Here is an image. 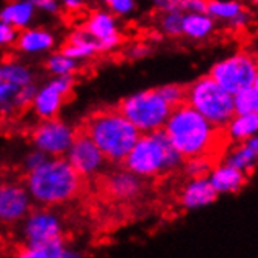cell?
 <instances>
[{
  "label": "cell",
  "mask_w": 258,
  "mask_h": 258,
  "mask_svg": "<svg viewBox=\"0 0 258 258\" xmlns=\"http://www.w3.org/2000/svg\"><path fill=\"white\" fill-rule=\"evenodd\" d=\"M33 197L25 183L8 181L0 188V219L7 225L22 222L32 211Z\"/></svg>",
  "instance_id": "12"
},
{
  "label": "cell",
  "mask_w": 258,
  "mask_h": 258,
  "mask_svg": "<svg viewBox=\"0 0 258 258\" xmlns=\"http://www.w3.org/2000/svg\"><path fill=\"white\" fill-rule=\"evenodd\" d=\"M66 158L83 178H96L105 174L110 163L100 147L83 128L77 132V136L68 150Z\"/></svg>",
  "instance_id": "8"
},
{
  "label": "cell",
  "mask_w": 258,
  "mask_h": 258,
  "mask_svg": "<svg viewBox=\"0 0 258 258\" xmlns=\"http://www.w3.org/2000/svg\"><path fill=\"white\" fill-rule=\"evenodd\" d=\"M219 192L215 189L208 175L189 178L180 192V205L185 210H197L215 204Z\"/></svg>",
  "instance_id": "15"
},
{
  "label": "cell",
  "mask_w": 258,
  "mask_h": 258,
  "mask_svg": "<svg viewBox=\"0 0 258 258\" xmlns=\"http://www.w3.org/2000/svg\"><path fill=\"white\" fill-rule=\"evenodd\" d=\"M61 52L82 61V59H88L91 56L100 53V49H99L97 39L91 35L83 25L82 28H75L68 36V41L63 44Z\"/></svg>",
  "instance_id": "19"
},
{
  "label": "cell",
  "mask_w": 258,
  "mask_h": 258,
  "mask_svg": "<svg viewBox=\"0 0 258 258\" xmlns=\"http://www.w3.org/2000/svg\"><path fill=\"white\" fill-rule=\"evenodd\" d=\"M39 86L35 85V83H30L27 86H24L19 93V97H18V103H19V110H24L27 107H32V103L36 97V93H38Z\"/></svg>",
  "instance_id": "34"
},
{
  "label": "cell",
  "mask_w": 258,
  "mask_h": 258,
  "mask_svg": "<svg viewBox=\"0 0 258 258\" xmlns=\"http://www.w3.org/2000/svg\"><path fill=\"white\" fill-rule=\"evenodd\" d=\"M47 158H49V155L44 154V152L39 150V149H35L32 152H28V154L25 155V158H24V161H22V168H24L25 174L38 169L42 163L47 161Z\"/></svg>",
  "instance_id": "32"
},
{
  "label": "cell",
  "mask_w": 258,
  "mask_h": 258,
  "mask_svg": "<svg viewBox=\"0 0 258 258\" xmlns=\"http://www.w3.org/2000/svg\"><path fill=\"white\" fill-rule=\"evenodd\" d=\"M36 10H41L44 13H49V14H56L61 8V2L59 0H30Z\"/></svg>",
  "instance_id": "38"
},
{
  "label": "cell",
  "mask_w": 258,
  "mask_h": 258,
  "mask_svg": "<svg viewBox=\"0 0 258 258\" xmlns=\"http://www.w3.org/2000/svg\"><path fill=\"white\" fill-rule=\"evenodd\" d=\"M186 102L218 128H225L236 114L235 96L211 75H204L186 86Z\"/></svg>",
  "instance_id": "5"
},
{
  "label": "cell",
  "mask_w": 258,
  "mask_h": 258,
  "mask_svg": "<svg viewBox=\"0 0 258 258\" xmlns=\"http://www.w3.org/2000/svg\"><path fill=\"white\" fill-rule=\"evenodd\" d=\"M75 85L74 74L72 75H53V79L39 86L36 97L32 103L35 116L39 120L53 119L61 110L64 99L72 93Z\"/></svg>",
  "instance_id": "10"
},
{
  "label": "cell",
  "mask_w": 258,
  "mask_h": 258,
  "mask_svg": "<svg viewBox=\"0 0 258 258\" xmlns=\"http://www.w3.org/2000/svg\"><path fill=\"white\" fill-rule=\"evenodd\" d=\"M21 89L22 88L18 85L0 80V111H2V116H11L16 111H21L18 103Z\"/></svg>",
  "instance_id": "27"
},
{
  "label": "cell",
  "mask_w": 258,
  "mask_h": 258,
  "mask_svg": "<svg viewBox=\"0 0 258 258\" xmlns=\"http://www.w3.org/2000/svg\"><path fill=\"white\" fill-rule=\"evenodd\" d=\"M83 177L66 157H49L38 169L25 174V186L39 207H56L74 201L83 186Z\"/></svg>",
  "instance_id": "2"
},
{
  "label": "cell",
  "mask_w": 258,
  "mask_h": 258,
  "mask_svg": "<svg viewBox=\"0 0 258 258\" xmlns=\"http://www.w3.org/2000/svg\"><path fill=\"white\" fill-rule=\"evenodd\" d=\"M211 169H213V160H211V157H208V155L188 158L183 163V172L189 178L208 175Z\"/></svg>",
  "instance_id": "30"
},
{
  "label": "cell",
  "mask_w": 258,
  "mask_h": 258,
  "mask_svg": "<svg viewBox=\"0 0 258 258\" xmlns=\"http://www.w3.org/2000/svg\"><path fill=\"white\" fill-rule=\"evenodd\" d=\"M185 157L174 147L164 128L141 133L122 166L141 178H157L183 168Z\"/></svg>",
  "instance_id": "4"
},
{
  "label": "cell",
  "mask_w": 258,
  "mask_h": 258,
  "mask_svg": "<svg viewBox=\"0 0 258 258\" xmlns=\"http://www.w3.org/2000/svg\"><path fill=\"white\" fill-rule=\"evenodd\" d=\"M215 19L208 13H186L183 18V36L192 41H202L215 32Z\"/></svg>",
  "instance_id": "23"
},
{
  "label": "cell",
  "mask_w": 258,
  "mask_h": 258,
  "mask_svg": "<svg viewBox=\"0 0 258 258\" xmlns=\"http://www.w3.org/2000/svg\"><path fill=\"white\" fill-rule=\"evenodd\" d=\"M0 80L21 88L33 83V72L28 66L18 61H4L0 66Z\"/></svg>",
  "instance_id": "24"
},
{
  "label": "cell",
  "mask_w": 258,
  "mask_h": 258,
  "mask_svg": "<svg viewBox=\"0 0 258 258\" xmlns=\"http://www.w3.org/2000/svg\"><path fill=\"white\" fill-rule=\"evenodd\" d=\"M75 136H77V130L72 125L53 117L41 120L33 128L32 143L35 149L42 150L49 157H66Z\"/></svg>",
  "instance_id": "9"
},
{
  "label": "cell",
  "mask_w": 258,
  "mask_h": 258,
  "mask_svg": "<svg viewBox=\"0 0 258 258\" xmlns=\"http://www.w3.org/2000/svg\"><path fill=\"white\" fill-rule=\"evenodd\" d=\"M61 2V7L71 13H75V11H80L85 8L86 2L85 0H59Z\"/></svg>",
  "instance_id": "41"
},
{
  "label": "cell",
  "mask_w": 258,
  "mask_h": 258,
  "mask_svg": "<svg viewBox=\"0 0 258 258\" xmlns=\"http://www.w3.org/2000/svg\"><path fill=\"white\" fill-rule=\"evenodd\" d=\"M247 2L253 7H258V0H247Z\"/></svg>",
  "instance_id": "43"
},
{
  "label": "cell",
  "mask_w": 258,
  "mask_h": 258,
  "mask_svg": "<svg viewBox=\"0 0 258 258\" xmlns=\"http://www.w3.org/2000/svg\"><path fill=\"white\" fill-rule=\"evenodd\" d=\"M21 35V30H18L16 27H13L10 24L0 22V44L7 47V45H13L16 44Z\"/></svg>",
  "instance_id": "33"
},
{
  "label": "cell",
  "mask_w": 258,
  "mask_h": 258,
  "mask_svg": "<svg viewBox=\"0 0 258 258\" xmlns=\"http://www.w3.org/2000/svg\"><path fill=\"white\" fill-rule=\"evenodd\" d=\"M177 2H178L180 5H185L186 2H189V0H177Z\"/></svg>",
  "instance_id": "44"
},
{
  "label": "cell",
  "mask_w": 258,
  "mask_h": 258,
  "mask_svg": "<svg viewBox=\"0 0 258 258\" xmlns=\"http://www.w3.org/2000/svg\"><path fill=\"white\" fill-rule=\"evenodd\" d=\"M222 161L244 171L247 175L252 174L258 164V133L242 143H235L233 147L225 154Z\"/></svg>",
  "instance_id": "17"
},
{
  "label": "cell",
  "mask_w": 258,
  "mask_h": 258,
  "mask_svg": "<svg viewBox=\"0 0 258 258\" xmlns=\"http://www.w3.org/2000/svg\"><path fill=\"white\" fill-rule=\"evenodd\" d=\"M85 28L97 39L100 53L111 52L120 44V35L113 13L103 10L91 13L85 22Z\"/></svg>",
  "instance_id": "14"
},
{
  "label": "cell",
  "mask_w": 258,
  "mask_h": 258,
  "mask_svg": "<svg viewBox=\"0 0 258 258\" xmlns=\"http://www.w3.org/2000/svg\"><path fill=\"white\" fill-rule=\"evenodd\" d=\"M183 18H185L183 8L163 13L160 18V30L163 32V35L169 38L183 36Z\"/></svg>",
  "instance_id": "26"
},
{
  "label": "cell",
  "mask_w": 258,
  "mask_h": 258,
  "mask_svg": "<svg viewBox=\"0 0 258 258\" xmlns=\"http://www.w3.org/2000/svg\"><path fill=\"white\" fill-rule=\"evenodd\" d=\"M83 130L111 164H122L141 136V132L117 107L93 113L85 120Z\"/></svg>",
  "instance_id": "3"
},
{
  "label": "cell",
  "mask_w": 258,
  "mask_h": 258,
  "mask_svg": "<svg viewBox=\"0 0 258 258\" xmlns=\"http://www.w3.org/2000/svg\"><path fill=\"white\" fill-rule=\"evenodd\" d=\"M208 74L235 96L255 85L258 79V58L249 52H236L215 63Z\"/></svg>",
  "instance_id": "7"
},
{
  "label": "cell",
  "mask_w": 258,
  "mask_h": 258,
  "mask_svg": "<svg viewBox=\"0 0 258 258\" xmlns=\"http://www.w3.org/2000/svg\"><path fill=\"white\" fill-rule=\"evenodd\" d=\"M136 8L135 0H114L110 5V10L113 11L114 16H128Z\"/></svg>",
  "instance_id": "35"
},
{
  "label": "cell",
  "mask_w": 258,
  "mask_h": 258,
  "mask_svg": "<svg viewBox=\"0 0 258 258\" xmlns=\"http://www.w3.org/2000/svg\"><path fill=\"white\" fill-rule=\"evenodd\" d=\"M244 10V5L238 0H208V14L215 21L229 24L236 14Z\"/></svg>",
  "instance_id": "25"
},
{
  "label": "cell",
  "mask_w": 258,
  "mask_h": 258,
  "mask_svg": "<svg viewBox=\"0 0 258 258\" xmlns=\"http://www.w3.org/2000/svg\"><path fill=\"white\" fill-rule=\"evenodd\" d=\"M36 7L30 0H14L11 4H7L0 11V22L10 24L18 30L28 28L35 18Z\"/></svg>",
  "instance_id": "22"
},
{
  "label": "cell",
  "mask_w": 258,
  "mask_h": 258,
  "mask_svg": "<svg viewBox=\"0 0 258 258\" xmlns=\"http://www.w3.org/2000/svg\"><path fill=\"white\" fill-rule=\"evenodd\" d=\"M164 132L185 160L202 155L213 157L225 138L222 128L215 127L188 102L172 110Z\"/></svg>",
  "instance_id": "1"
},
{
  "label": "cell",
  "mask_w": 258,
  "mask_h": 258,
  "mask_svg": "<svg viewBox=\"0 0 258 258\" xmlns=\"http://www.w3.org/2000/svg\"><path fill=\"white\" fill-rule=\"evenodd\" d=\"M152 5H154L158 11L166 13V11H172L177 8H181V5L177 2V0H150Z\"/></svg>",
  "instance_id": "40"
},
{
  "label": "cell",
  "mask_w": 258,
  "mask_h": 258,
  "mask_svg": "<svg viewBox=\"0 0 258 258\" xmlns=\"http://www.w3.org/2000/svg\"><path fill=\"white\" fill-rule=\"evenodd\" d=\"M22 258H77L80 256L79 252H72L68 246L66 239L61 236H56L42 242H35V244H24L21 252L18 253Z\"/></svg>",
  "instance_id": "18"
},
{
  "label": "cell",
  "mask_w": 258,
  "mask_h": 258,
  "mask_svg": "<svg viewBox=\"0 0 258 258\" xmlns=\"http://www.w3.org/2000/svg\"><path fill=\"white\" fill-rule=\"evenodd\" d=\"M45 68H47V71L52 75H72L79 68V59H75L59 50L47 58Z\"/></svg>",
  "instance_id": "28"
},
{
  "label": "cell",
  "mask_w": 258,
  "mask_h": 258,
  "mask_svg": "<svg viewBox=\"0 0 258 258\" xmlns=\"http://www.w3.org/2000/svg\"><path fill=\"white\" fill-rule=\"evenodd\" d=\"M103 188L111 199L133 201L144 189V178L136 175L125 166L107 171L103 177Z\"/></svg>",
  "instance_id": "13"
},
{
  "label": "cell",
  "mask_w": 258,
  "mask_h": 258,
  "mask_svg": "<svg viewBox=\"0 0 258 258\" xmlns=\"http://www.w3.org/2000/svg\"><path fill=\"white\" fill-rule=\"evenodd\" d=\"M230 143H242L258 133V113H236L224 128Z\"/></svg>",
  "instance_id": "21"
},
{
  "label": "cell",
  "mask_w": 258,
  "mask_h": 258,
  "mask_svg": "<svg viewBox=\"0 0 258 258\" xmlns=\"http://www.w3.org/2000/svg\"><path fill=\"white\" fill-rule=\"evenodd\" d=\"M21 235L24 244H35L63 235V222L49 207L32 210L21 222Z\"/></svg>",
  "instance_id": "11"
},
{
  "label": "cell",
  "mask_w": 258,
  "mask_h": 258,
  "mask_svg": "<svg viewBox=\"0 0 258 258\" xmlns=\"http://www.w3.org/2000/svg\"><path fill=\"white\" fill-rule=\"evenodd\" d=\"M250 21H252L250 13L242 10L239 14H236V16L229 22V27L233 30V32H241V30H246L250 25Z\"/></svg>",
  "instance_id": "37"
},
{
  "label": "cell",
  "mask_w": 258,
  "mask_h": 258,
  "mask_svg": "<svg viewBox=\"0 0 258 258\" xmlns=\"http://www.w3.org/2000/svg\"><path fill=\"white\" fill-rule=\"evenodd\" d=\"M208 178L219 194H236L244 188L247 174L229 163L221 161L219 164L213 166Z\"/></svg>",
  "instance_id": "16"
},
{
  "label": "cell",
  "mask_w": 258,
  "mask_h": 258,
  "mask_svg": "<svg viewBox=\"0 0 258 258\" xmlns=\"http://www.w3.org/2000/svg\"><path fill=\"white\" fill-rule=\"evenodd\" d=\"M236 113H258V85H252L235 94Z\"/></svg>",
  "instance_id": "29"
},
{
  "label": "cell",
  "mask_w": 258,
  "mask_h": 258,
  "mask_svg": "<svg viewBox=\"0 0 258 258\" xmlns=\"http://www.w3.org/2000/svg\"><path fill=\"white\" fill-rule=\"evenodd\" d=\"M100 2H103L105 5H108V7H110V5H111V4L114 2V0H100Z\"/></svg>",
  "instance_id": "42"
},
{
  "label": "cell",
  "mask_w": 258,
  "mask_h": 258,
  "mask_svg": "<svg viewBox=\"0 0 258 258\" xmlns=\"http://www.w3.org/2000/svg\"><path fill=\"white\" fill-rule=\"evenodd\" d=\"M186 13H207L208 11V0H189L185 5H181Z\"/></svg>",
  "instance_id": "39"
},
{
  "label": "cell",
  "mask_w": 258,
  "mask_h": 258,
  "mask_svg": "<svg viewBox=\"0 0 258 258\" xmlns=\"http://www.w3.org/2000/svg\"><path fill=\"white\" fill-rule=\"evenodd\" d=\"M150 53V47L147 44H132L128 45V47L125 49V56L128 59H133V61H136V59H143L146 58L147 55Z\"/></svg>",
  "instance_id": "36"
},
{
  "label": "cell",
  "mask_w": 258,
  "mask_h": 258,
  "mask_svg": "<svg viewBox=\"0 0 258 258\" xmlns=\"http://www.w3.org/2000/svg\"><path fill=\"white\" fill-rule=\"evenodd\" d=\"M157 89H158V93L164 97V100H168L174 108L186 102V86L185 85L168 83V85L158 86Z\"/></svg>",
  "instance_id": "31"
},
{
  "label": "cell",
  "mask_w": 258,
  "mask_h": 258,
  "mask_svg": "<svg viewBox=\"0 0 258 258\" xmlns=\"http://www.w3.org/2000/svg\"><path fill=\"white\" fill-rule=\"evenodd\" d=\"M55 36L44 28H24L21 30L19 39L16 42L18 50L27 55L44 53L53 49Z\"/></svg>",
  "instance_id": "20"
},
{
  "label": "cell",
  "mask_w": 258,
  "mask_h": 258,
  "mask_svg": "<svg viewBox=\"0 0 258 258\" xmlns=\"http://www.w3.org/2000/svg\"><path fill=\"white\" fill-rule=\"evenodd\" d=\"M117 108L141 133L164 128L174 110L172 105L164 100L157 88L138 91V93L124 97L117 103Z\"/></svg>",
  "instance_id": "6"
}]
</instances>
